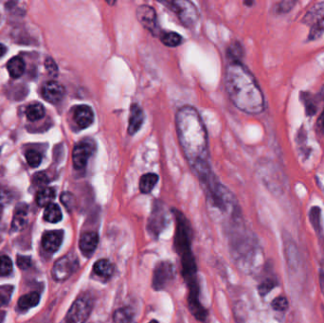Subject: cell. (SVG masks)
<instances>
[{
  "label": "cell",
  "mask_w": 324,
  "mask_h": 323,
  "mask_svg": "<svg viewBox=\"0 0 324 323\" xmlns=\"http://www.w3.org/2000/svg\"><path fill=\"white\" fill-rule=\"evenodd\" d=\"M179 144L189 164L200 178L212 172L209 163V141L199 112L191 105L180 107L175 116Z\"/></svg>",
  "instance_id": "1"
},
{
  "label": "cell",
  "mask_w": 324,
  "mask_h": 323,
  "mask_svg": "<svg viewBox=\"0 0 324 323\" xmlns=\"http://www.w3.org/2000/svg\"><path fill=\"white\" fill-rule=\"evenodd\" d=\"M227 95L238 109L250 115L265 110V97L252 73L240 61H230L225 72Z\"/></svg>",
  "instance_id": "2"
},
{
  "label": "cell",
  "mask_w": 324,
  "mask_h": 323,
  "mask_svg": "<svg viewBox=\"0 0 324 323\" xmlns=\"http://www.w3.org/2000/svg\"><path fill=\"white\" fill-rule=\"evenodd\" d=\"M175 226V246L181 259L182 273L189 287V306L192 314L199 320L207 317V311L199 301V287L196 278V265L192 251V229L181 212L174 210Z\"/></svg>",
  "instance_id": "3"
},
{
  "label": "cell",
  "mask_w": 324,
  "mask_h": 323,
  "mask_svg": "<svg viewBox=\"0 0 324 323\" xmlns=\"http://www.w3.org/2000/svg\"><path fill=\"white\" fill-rule=\"evenodd\" d=\"M176 14L184 26L193 27L199 18V13L196 7L187 0H175L163 2Z\"/></svg>",
  "instance_id": "4"
},
{
  "label": "cell",
  "mask_w": 324,
  "mask_h": 323,
  "mask_svg": "<svg viewBox=\"0 0 324 323\" xmlns=\"http://www.w3.org/2000/svg\"><path fill=\"white\" fill-rule=\"evenodd\" d=\"M93 308L92 299L86 296L77 298L65 316V323H84Z\"/></svg>",
  "instance_id": "5"
},
{
  "label": "cell",
  "mask_w": 324,
  "mask_h": 323,
  "mask_svg": "<svg viewBox=\"0 0 324 323\" xmlns=\"http://www.w3.org/2000/svg\"><path fill=\"white\" fill-rule=\"evenodd\" d=\"M78 258L74 254H67L59 259L52 267V277L57 282H63L70 278L78 269Z\"/></svg>",
  "instance_id": "6"
},
{
  "label": "cell",
  "mask_w": 324,
  "mask_h": 323,
  "mask_svg": "<svg viewBox=\"0 0 324 323\" xmlns=\"http://www.w3.org/2000/svg\"><path fill=\"white\" fill-rule=\"evenodd\" d=\"M305 24H311V30L308 35L309 40L319 38L324 33V2L313 7L305 15Z\"/></svg>",
  "instance_id": "7"
},
{
  "label": "cell",
  "mask_w": 324,
  "mask_h": 323,
  "mask_svg": "<svg viewBox=\"0 0 324 323\" xmlns=\"http://www.w3.org/2000/svg\"><path fill=\"white\" fill-rule=\"evenodd\" d=\"M175 266L170 262H160L156 265L153 276V287L156 290L165 289L175 278Z\"/></svg>",
  "instance_id": "8"
},
{
  "label": "cell",
  "mask_w": 324,
  "mask_h": 323,
  "mask_svg": "<svg viewBox=\"0 0 324 323\" xmlns=\"http://www.w3.org/2000/svg\"><path fill=\"white\" fill-rule=\"evenodd\" d=\"M94 152V143L90 141H83L73 149L72 152V161L75 169L83 170L85 168L88 159Z\"/></svg>",
  "instance_id": "9"
},
{
  "label": "cell",
  "mask_w": 324,
  "mask_h": 323,
  "mask_svg": "<svg viewBox=\"0 0 324 323\" xmlns=\"http://www.w3.org/2000/svg\"><path fill=\"white\" fill-rule=\"evenodd\" d=\"M136 17L140 23L153 35L159 33L156 11L152 7L142 5L136 10Z\"/></svg>",
  "instance_id": "10"
},
{
  "label": "cell",
  "mask_w": 324,
  "mask_h": 323,
  "mask_svg": "<svg viewBox=\"0 0 324 323\" xmlns=\"http://www.w3.org/2000/svg\"><path fill=\"white\" fill-rule=\"evenodd\" d=\"M166 224V214L164 209L160 204H156L153 209L149 222H148V230L154 236L157 237L161 233Z\"/></svg>",
  "instance_id": "11"
},
{
  "label": "cell",
  "mask_w": 324,
  "mask_h": 323,
  "mask_svg": "<svg viewBox=\"0 0 324 323\" xmlns=\"http://www.w3.org/2000/svg\"><path fill=\"white\" fill-rule=\"evenodd\" d=\"M65 93L64 86L55 81L47 82L42 89L43 97L45 98V101L52 104H57L62 101Z\"/></svg>",
  "instance_id": "12"
},
{
  "label": "cell",
  "mask_w": 324,
  "mask_h": 323,
  "mask_svg": "<svg viewBox=\"0 0 324 323\" xmlns=\"http://www.w3.org/2000/svg\"><path fill=\"white\" fill-rule=\"evenodd\" d=\"M64 239L63 230H51L44 233L42 237V246L45 251L54 253L57 251Z\"/></svg>",
  "instance_id": "13"
},
{
  "label": "cell",
  "mask_w": 324,
  "mask_h": 323,
  "mask_svg": "<svg viewBox=\"0 0 324 323\" xmlns=\"http://www.w3.org/2000/svg\"><path fill=\"white\" fill-rule=\"evenodd\" d=\"M73 118L80 129H85L93 123L94 113L88 105H79L74 110Z\"/></svg>",
  "instance_id": "14"
},
{
  "label": "cell",
  "mask_w": 324,
  "mask_h": 323,
  "mask_svg": "<svg viewBox=\"0 0 324 323\" xmlns=\"http://www.w3.org/2000/svg\"><path fill=\"white\" fill-rule=\"evenodd\" d=\"M144 122V113L143 110L138 104H134L130 107L129 124H128V133L131 136L135 135Z\"/></svg>",
  "instance_id": "15"
},
{
  "label": "cell",
  "mask_w": 324,
  "mask_h": 323,
  "mask_svg": "<svg viewBox=\"0 0 324 323\" xmlns=\"http://www.w3.org/2000/svg\"><path fill=\"white\" fill-rule=\"evenodd\" d=\"M99 244V236L94 232L84 233L79 242V246L84 256L89 257L93 252L96 250Z\"/></svg>",
  "instance_id": "16"
},
{
  "label": "cell",
  "mask_w": 324,
  "mask_h": 323,
  "mask_svg": "<svg viewBox=\"0 0 324 323\" xmlns=\"http://www.w3.org/2000/svg\"><path fill=\"white\" fill-rule=\"evenodd\" d=\"M27 222H28V207L26 205L20 204L19 206L16 207L13 214L12 230L19 232L26 226Z\"/></svg>",
  "instance_id": "17"
},
{
  "label": "cell",
  "mask_w": 324,
  "mask_h": 323,
  "mask_svg": "<svg viewBox=\"0 0 324 323\" xmlns=\"http://www.w3.org/2000/svg\"><path fill=\"white\" fill-rule=\"evenodd\" d=\"M7 68H8V72H9V74L11 75V77L17 79L23 75V73L25 72V68H26V65H25V62L23 59L19 56H15L8 62Z\"/></svg>",
  "instance_id": "18"
},
{
  "label": "cell",
  "mask_w": 324,
  "mask_h": 323,
  "mask_svg": "<svg viewBox=\"0 0 324 323\" xmlns=\"http://www.w3.org/2000/svg\"><path fill=\"white\" fill-rule=\"evenodd\" d=\"M114 265H112L108 260L105 259L99 260L93 266V271L101 278H110L114 273Z\"/></svg>",
  "instance_id": "19"
},
{
  "label": "cell",
  "mask_w": 324,
  "mask_h": 323,
  "mask_svg": "<svg viewBox=\"0 0 324 323\" xmlns=\"http://www.w3.org/2000/svg\"><path fill=\"white\" fill-rule=\"evenodd\" d=\"M55 190L52 188H43L36 195V203L39 207H48L55 198Z\"/></svg>",
  "instance_id": "20"
},
{
  "label": "cell",
  "mask_w": 324,
  "mask_h": 323,
  "mask_svg": "<svg viewBox=\"0 0 324 323\" xmlns=\"http://www.w3.org/2000/svg\"><path fill=\"white\" fill-rule=\"evenodd\" d=\"M40 295L37 292H32L26 294L18 299V307L20 310H29L39 304Z\"/></svg>",
  "instance_id": "21"
},
{
  "label": "cell",
  "mask_w": 324,
  "mask_h": 323,
  "mask_svg": "<svg viewBox=\"0 0 324 323\" xmlns=\"http://www.w3.org/2000/svg\"><path fill=\"white\" fill-rule=\"evenodd\" d=\"M158 175L156 174H146L141 177L140 190L143 194H149L156 186L158 181Z\"/></svg>",
  "instance_id": "22"
},
{
  "label": "cell",
  "mask_w": 324,
  "mask_h": 323,
  "mask_svg": "<svg viewBox=\"0 0 324 323\" xmlns=\"http://www.w3.org/2000/svg\"><path fill=\"white\" fill-rule=\"evenodd\" d=\"M26 116L28 120L31 122H36L39 121L42 118L45 116V109L44 106L41 104H30L26 109Z\"/></svg>",
  "instance_id": "23"
},
{
  "label": "cell",
  "mask_w": 324,
  "mask_h": 323,
  "mask_svg": "<svg viewBox=\"0 0 324 323\" xmlns=\"http://www.w3.org/2000/svg\"><path fill=\"white\" fill-rule=\"evenodd\" d=\"M44 219L47 222H50L52 224L58 223L62 220V212L60 210L58 205L56 204H51L48 207H45V213H44Z\"/></svg>",
  "instance_id": "24"
},
{
  "label": "cell",
  "mask_w": 324,
  "mask_h": 323,
  "mask_svg": "<svg viewBox=\"0 0 324 323\" xmlns=\"http://www.w3.org/2000/svg\"><path fill=\"white\" fill-rule=\"evenodd\" d=\"M134 317L133 310L129 307H123L118 309L113 316L114 323H130Z\"/></svg>",
  "instance_id": "25"
},
{
  "label": "cell",
  "mask_w": 324,
  "mask_h": 323,
  "mask_svg": "<svg viewBox=\"0 0 324 323\" xmlns=\"http://www.w3.org/2000/svg\"><path fill=\"white\" fill-rule=\"evenodd\" d=\"M302 101L304 102L305 105V110L308 116H314L318 110V106L315 102L316 98L313 97L310 93L307 92H303L300 94Z\"/></svg>",
  "instance_id": "26"
},
{
  "label": "cell",
  "mask_w": 324,
  "mask_h": 323,
  "mask_svg": "<svg viewBox=\"0 0 324 323\" xmlns=\"http://www.w3.org/2000/svg\"><path fill=\"white\" fill-rule=\"evenodd\" d=\"M160 40L164 45L171 47V48L177 47L182 43L181 35L178 33H173V32L162 33Z\"/></svg>",
  "instance_id": "27"
},
{
  "label": "cell",
  "mask_w": 324,
  "mask_h": 323,
  "mask_svg": "<svg viewBox=\"0 0 324 323\" xmlns=\"http://www.w3.org/2000/svg\"><path fill=\"white\" fill-rule=\"evenodd\" d=\"M13 285H2L0 286V307L6 306L10 303L13 295Z\"/></svg>",
  "instance_id": "28"
},
{
  "label": "cell",
  "mask_w": 324,
  "mask_h": 323,
  "mask_svg": "<svg viewBox=\"0 0 324 323\" xmlns=\"http://www.w3.org/2000/svg\"><path fill=\"white\" fill-rule=\"evenodd\" d=\"M298 254L297 248L296 246H294V244H292V246H290L289 244L286 246V257H287V263L289 266L296 267L299 264Z\"/></svg>",
  "instance_id": "29"
},
{
  "label": "cell",
  "mask_w": 324,
  "mask_h": 323,
  "mask_svg": "<svg viewBox=\"0 0 324 323\" xmlns=\"http://www.w3.org/2000/svg\"><path fill=\"white\" fill-rule=\"evenodd\" d=\"M27 162L28 164L33 167V168H36L38 167L41 162H42V155L40 154L39 152L35 151V150H29L27 151L26 155Z\"/></svg>",
  "instance_id": "30"
},
{
  "label": "cell",
  "mask_w": 324,
  "mask_h": 323,
  "mask_svg": "<svg viewBox=\"0 0 324 323\" xmlns=\"http://www.w3.org/2000/svg\"><path fill=\"white\" fill-rule=\"evenodd\" d=\"M13 272V262L8 256H0V275L8 276Z\"/></svg>",
  "instance_id": "31"
},
{
  "label": "cell",
  "mask_w": 324,
  "mask_h": 323,
  "mask_svg": "<svg viewBox=\"0 0 324 323\" xmlns=\"http://www.w3.org/2000/svg\"><path fill=\"white\" fill-rule=\"evenodd\" d=\"M310 221L315 229L318 233L320 230V209L318 207H312L309 214Z\"/></svg>",
  "instance_id": "32"
},
{
  "label": "cell",
  "mask_w": 324,
  "mask_h": 323,
  "mask_svg": "<svg viewBox=\"0 0 324 323\" xmlns=\"http://www.w3.org/2000/svg\"><path fill=\"white\" fill-rule=\"evenodd\" d=\"M61 201H62V203L65 206V209L68 210V211H72L75 207V205H76L75 197L71 193L62 194V195H61Z\"/></svg>",
  "instance_id": "33"
},
{
  "label": "cell",
  "mask_w": 324,
  "mask_h": 323,
  "mask_svg": "<svg viewBox=\"0 0 324 323\" xmlns=\"http://www.w3.org/2000/svg\"><path fill=\"white\" fill-rule=\"evenodd\" d=\"M276 285H277V283H276L275 281H273V280H266L265 282H263V283L260 285L259 288H258L260 295L265 296L266 294H268Z\"/></svg>",
  "instance_id": "34"
},
{
  "label": "cell",
  "mask_w": 324,
  "mask_h": 323,
  "mask_svg": "<svg viewBox=\"0 0 324 323\" xmlns=\"http://www.w3.org/2000/svg\"><path fill=\"white\" fill-rule=\"evenodd\" d=\"M273 309L276 311H285L288 307V302L285 297H276L271 304Z\"/></svg>",
  "instance_id": "35"
},
{
  "label": "cell",
  "mask_w": 324,
  "mask_h": 323,
  "mask_svg": "<svg viewBox=\"0 0 324 323\" xmlns=\"http://www.w3.org/2000/svg\"><path fill=\"white\" fill-rule=\"evenodd\" d=\"M242 48L239 44L233 45L229 47L228 50V55L230 56L232 61H239V58L242 56Z\"/></svg>",
  "instance_id": "36"
},
{
  "label": "cell",
  "mask_w": 324,
  "mask_h": 323,
  "mask_svg": "<svg viewBox=\"0 0 324 323\" xmlns=\"http://www.w3.org/2000/svg\"><path fill=\"white\" fill-rule=\"evenodd\" d=\"M296 5V1H291V0H286V1H282L281 3L278 4V13H288L289 11H291L292 8Z\"/></svg>",
  "instance_id": "37"
},
{
  "label": "cell",
  "mask_w": 324,
  "mask_h": 323,
  "mask_svg": "<svg viewBox=\"0 0 324 323\" xmlns=\"http://www.w3.org/2000/svg\"><path fill=\"white\" fill-rule=\"evenodd\" d=\"M49 182H50V179H49L48 175L44 173H37L33 176V183H34V185H36L38 187L45 186Z\"/></svg>",
  "instance_id": "38"
},
{
  "label": "cell",
  "mask_w": 324,
  "mask_h": 323,
  "mask_svg": "<svg viewBox=\"0 0 324 323\" xmlns=\"http://www.w3.org/2000/svg\"><path fill=\"white\" fill-rule=\"evenodd\" d=\"M17 265L21 269H28L32 265V260L29 256H18L16 260Z\"/></svg>",
  "instance_id": "39"
},
{
  "label": "cell",
  "mask_w": 324,
  "mask_h": 323,
  "mask_svg": "<svg viewBox=\"0 0 324 323\" xmlns=\"http://www.w3.org/2000/svg\"><path fill=\"white\" fill-rule=\"evenodd\" d=\"M45 65L50 74L54 75V76L57 74V72H58V68H57V65H56V64L54 63V61H53L52 59H47L45 62Z\"/></svg>",
  "instance_id": "40"
},
{
  "label": "cell",
  "mask_w": 324,
  "mask_h": 323,
  "mask_svg": "<svg viewBox=\"0 0 324 323\" xmlns=\"http://www.w3.org/2000/svg\"><path fill=\"white\" fill-rule=\"evenodd\" d=\"M317 131L319 133H324V111L320 117L318 118V123H317Z\"/></svg>",
  "instance_id": "41"
},
{
  "label": "cell",
  "mask_w": 324,
  "mask_h": 323,
  "mask_svg": "<svg viewBox=\"0 0 324 323\" xmlns=\"http://www.w3.org/2000/svg\"><path fill=\"white\" fill-rule=\"evenodd\" d=\"M319 283H320V287H321V290L324 295V272H320L319 274Z\"/></svg>",
  "instance_id": "42"
},
{
  "label": "cell",
  "mask_w": 324,
  "mask_h": 323,
  "mask_svg": "<svg viewBox=\"0 0 324 323\" xmlns=\"http://www.w3.org/2000/svg\"><path fill=\"white\" fill-rule=\"evenodd\" d=\"M7 49L6 47L4 45H2V44H0V58L6 53Z\"/></svg>",
  "instance_id": "43"
},
{
  "label": "cell",
  "mask_w": 324,
  "mask_h": 323,
  "mask_svg": "<svg viewBox=\"0 0 324 323\" xmlns=\"http://www.w3.org/2000/svg\"><path fill=\"white\" fill-rule=\"evenodd\" d=\"M3 317H4V313H0V322H1V320H2Z\"/></svg>",
  "instance_id": "44"
},
{
  "label": "cell",
  "mask_w": 324,
  "mask_h": 323,
  "mask_svg": "<svg viewBox=\"0 0 324 323\" xmlns=\"http://www.w3.org/2000/svg\"><path fill=\"white\" fill-rule=\"evenodd\" d=\"M245 4H246V5H251L253 3L252 2H245Z\"/></svg>",
  "instance_id": "45"
},
{
  "label": "cell",
  "mask_w": 324,
  "mask_h": 323,
  "mask_svg": "<svg viewBox=\"0 0 324 323\" xmlns=\"http://www.w3.org/2000/svg\"><path fill=\"white\" fill-rule=\"evenodd\" d=\"M149 323H158L156 320H151Z\"/></svg>",
  "instance_id": "46"
}]
</instances>
